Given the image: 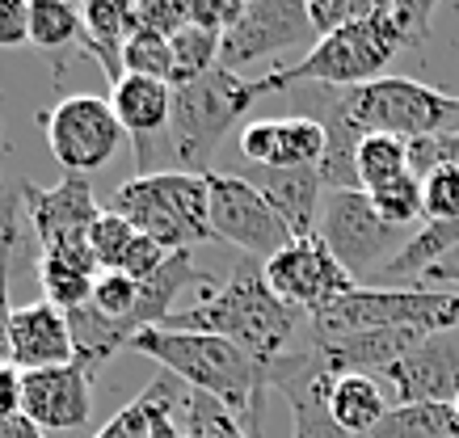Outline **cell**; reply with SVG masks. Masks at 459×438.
Wrapping results in <instances>:
<instances>
[{"label": "cell", "mask_w": 459, "mask_h": 438, "mask_svg": "<svg viewBox=\"0 0 459 438\" xmlns=\"http://www.w3.org/2000/svg\"><path fill=\"white\" fill-rule=\"evenodd\" d=\"M354 169H359V185L371 194L379 185L396 182L404 177L409 169V140H396V135H367L359 143V160H354Z\"/></svg>", "instance_id": "obj_26"}, {"label": "cell", "mask_w": 459, "mask_h": 438, "mask_svg": "<svg viewBox=\"0 0 459 438\" xmlns=\"http://www.w3.org/2000/svg\"><path fill=\"white\" fill-rule=\"evenodd\" d=\"M270 388H279L291 405V438H350L342 425L325 409V388L329 371L320 367V358L307 350H287L282 358L270 363Z\"/></svg>", "instance_id": "obj_16"}, {"label": "cell", "mask_w": 459, "mask_h": 438, "mask_svg": "<svg viewBox=\"0 0 459 438\" xmlns=\"http://www.w3.org/2000/svg\"><path fill=\"white\" fill-rule=\"evenodd\" d=\"M265 194V202L279 211V219L291 228V236H316L320 202H325V182L320 169H253L249 177Z\"/></svg>", "instance_id": "obj_20"}, {"label": "cell", "mask_w": 459, "mask_h": 438, "mask_svg": "<svg viewBox=\"0 0 459 438\" xmlns=\"http://www.w3.org/2000/svg\"><path fill=\"white\" fill-rule=\"evenodd\" d=\"M110 110L118 118L123 135L135 143V169L152 173V140L169 131V114H173V85L165 81H148V76H123L110 89Z\"/></svg>", "instance_id": "obj_18"}, {"label": "cell", "mask_w": 459, "mask_h": 438, "mask_svg": "<svg viewBox=\"0 0 459 438\" xmlns=\"http://www.w3.org/2000/svg\"><path fill=\"white\" fill-rule=\"evenodd\" d=\"M299 316L291 304H282L274 296V287L265 283V266L253 257H240L232 274L220 287L211 283L207 296L186 304L169 316V325L160 329H186V333H211L249 350L257 363H274L291 350V338L299 329Z\"/></svg>", "instance_id": "obj_2"}, {"label": "cell", "mask_w": 459, "mask_h": 438, "mask_svg": "<svg viewBox=\"0 0 459 438\" xmlns=\"http://www.w3.org/2000/svg\"><path fill=\"white\" fill-rule=\"evenodd\" d=\"M22 417L42 434L76 430L93 417V375L81 363L47 371H22Z\"/></svg>", "instance_id": "obj_15"}, {"label": "cell", "mask_w": 459, "mask_h": 438, "mask_svg": "<svg viewBox=\"0 0 459 438\" xmlns=\"http://www.w3.org/2000/svg\"><path fill=\"white\" fill-rule=\"evenodd\" d=\"M240 152L253 169H320L325 127L312 114L257 118L240 127Z\"/></svg>", "instance_id": "obj_17"}, {"label": "cell", "mask_w": 459, "mask_h": 438, "mask_svg": "<svg viewBox=\"0 0 459 438\" xmlns=\"http://www.w3.org/2000/svg\"><path fill=\"white\" fill-rule=\"evenodd\" d=\"M39 127L47 135L51 156L59 160V169L76 173V177L106 169L123 140L110 98H98V93H76V98L56 101L47 114H39Z\"/></svg>", "instance_id": "obj_11"}, {"label": "cell", "mask_w": 459, "mask_h": 438, "mask_svg": "<svg viewBox=\"0 0 459 438\" xmlns=\"http://www.w3.org/2000/svg\"><path fill=\"white\" fill-rule=\"evenodd\" d=\"M446 131H459V98H455V114H451V127Z\"/></svg>", "instance_id": "obj_41"}, {"label": "cell", "mask_w": 459, "mask_h": 438, "mask_svg": "<svg viewBox=\"0 0 459 438\" xmlns=\"http://www.w3.org/2000/svg\"><path fill=\"white\" fill-rule=\"evenodd\" d=\"M22 190V211H26L30 236L39 245V253H56V257H72L81 266L98 270L93 249H89V232L98 224V198L89 177L64 173L59 185H34V182H17Z\"/></svg>", "instance_id": "obj_9"}, {"label": "cell", "mask_w": 459, "mask_h": 438, "mask_svg": "<svg viewBox=\"0 0 459 438\" xmlns=\"http://www.w3.org/2000/svg\"><path fill=\"white\" fill-rule=\"evenodd\" d=\"M379 26L388 30V39L396 43V51H418L430 39V0H376Z\"/></svg>", "instance_id": "obj_27"}, {"label": "cell", "mask_w": 459, "mask_h": 438, "mask_svg": "<svg viewBox=\"0 0 459 438\" xmlns=\"http://www.w3.org/2000/svg\"><path fill=\"white\" fill-rule=\"evenodd\" d=\"M367 438H459L455 405H392Z\"/></svg>", "instance_id": "obj_22"}, {"label": "cell", "mask_w": 459, "mask_h": 438, "mask_svg": "<svg viewBox=\"0 0 459 438\" xmlns=\"http://www.w3.org/2000/svg\"><path fill=\"white\" fill-rule=\"evenodd\" d=\"M207 177L198 173H135L110 198V211L123 215L131 228H140L148 241H156L165 253L195 249L198 241H211L207 219Z\"/></svg>", "instance_id": "obj_4"}, {"label": "cell", "mask_w": 459, "mask_h": 438, "mask_svg": "<svg viewBox=\"0 0 459 438\" xmlns=\"http://www.w3.org/2000/svg\"><path fill=\"white\" fill-rule=\"evenodd\" d=\"M123 72L126 76H148V81H165L173 76V51H169L165 34L152 30H131L123 43Z\"/></svg>", "instance_id": "obj_30"}, {"label": "cell", "mask_w": 459, "mask_h": 438, "mask_svg": "<svg viewBox=\"0 0 459 438\" xmlns=\"http://www.w3.org/2000/svg\"><path fill=\"white\" fill-rule=\"evenodd\" d=\"M0 198H4V190H0Z\"/></svg>", "instance_id": "obj_42"}, {"label": "cell", "mask_w": 459, "mask_h": 438, "mask_svg": "<svg viewBox=\"0 0 459 438\" xmlns=\"http://www.w3.org/2000/svg\"><path fill=\"white\" fill-rule=\"evenodd\" d=\"M181 26H190V0H131V30L173 39Z\"/></svg>", "instance_id": "obj_33"}, {"label": "cell", "mask_w": 459, "mask_h": 438, "mask_svg": "<svg viewBox=\"0 0 459 438\" xmlns=\"http://www.w3.org/2000/svg\"><path fill=\"white\" fill-rule=\"evenodd\" d=\"M257 98H265L262 81H245L240 72L228 68H215L195 85L173 89L169 135H173V152L181 160V173L207 177L220 143L257 106Z\"/></svg>", "instance_id": "obj_3"}, {"label": "cell", "mask_w": 459, "mask_h": 438, "mask_svg": "<svg viewBox=\"0 0 459 438\" xmlns=\"http://www.w3.org/2000/svg\"><path fill=\"white\" fill-rule=\"evenodd\" d=\"M140 236H143V232L126 224L123 215L101 211L98 224H93V232H89V249H93L98 270H123L126 253L135 249V241H140Z\"/></svg>", "instance_id": "obj_31"}, {"label": "cell", "mask_w": 459, "mask_h": 438, "mask_svg": "<svg viewBox=\"0 0 459 438\" xmlns=\"http://www.w3.org/2000/svg\"><path fill=\"white\" fill-rule=\"evenodd\" d=\"M401 56L396 43L388 39V30L379 26L376 9L371 17H362L354 26L337 30L329 39H316L307 47V56L291 68H270L262 81L265 93H282L295 85H320V89H359L371 85L379 76H388V64Z\"/></svg>", "instance_id": "obj_6"}, {"label": "cell", "mask_w": 459, "mask_h": 438, "mask_svg": "<svg viewBox=\"0 0 459 438\" xmlns=\"http://www.w3.org/2000/svg\"><path fill=\"white\" fill-rule=\"evenodd\" d=\"M207 219H211V241L237 245L253 262H270L295 241L291 228L279 219V211L265 202V194L249 177H232V173H207Z\"/></svg>", "instance_id": "obj_10"}, {"label": "cell", "mask_w": 459, "mask_h": 438, "mask_svg": "<svg viewBox=\"0 0 459 438\" xmlns=\"http://www.w3.org/2000/svg\"><path fill=\"white\" fill-rule=\"evenodd\" d=\"M169 51H173V76H169L173 89L195 85L207 72L220 68V34H211V30L181 26L178 34L169 39Z\"/></svg>", "instance_id": "obj_25"}, {"label": "cell", "mask_w": 459, "mask_h": 438, "mask_svg": "<svg viewBox=\"0 0 459 438\" xmlns=\"http://www.w3.org/2000/svg\"><path fill=\"white\" fill-rule=\"evenodd\" d=\"M0 438H47V434L26 417H13V422H0Z\"/></svg>", "instance_id": "obj_40"}, {"label": "cell", "mask_w": 459, "mask_h": 438, "mask_svg": "<svg viewBox=\"0 0 459 438\" xmlns=\"http://www.w3.org/2000/svg\"><path fill=\"white\" fill-rule=\"evenodd\" d=\"M418 182H421V202H426V224L459 219V165H438Z\"/></svg>", "instance_id": "obj_32"}, {"label": "cell", "mask_w": 459, "mask_h": 438, "mask_svg": "<svg viewBox=\"0 0 459 438\" xmlns=\"http://www.w3.org/2000/svg\"><path fill=\"white\" fill-rule=\"evenodd\" d=\"M304 43H316L307 21V0H245L240 21L220 39V68L237 72Z\"/></svg>", "instance_id": "obj_13"}, {"label": "cell", "mask_w": 459, "mask_h": 438, "mask_svg": "<svg viewBox=\"0 0 459 438\" xmlns=\"http://www.w3.org/2000/svg\"><path fill=\"white\" fill-rule=\"evenodd\" d=\"M39 287H42V299L59 312H72L89 304L93 296V283H98V274L81 262H72V257H56V253H39Z\"/></svg>", "instance_id": "obj_23"}, {"label": "cell", "mask_w": 459, "mask_h": 438, "mask_svg": "<svg viewBox=\"0 0 459 438\" xmlns=\"http://www.w3.org/2000/svg\"><path fill=\"white\" fill-rule=\"evenodd\" d=\"M9 321H13V304H9V274H0V363H13Z\"/></svg>", "instance_id": "obj_39"}, {"label": "cell", "mask_w": 459, "mask_h": 438, "mask_svg": "<svg viewBox=\"0 0 459 438\" xmlns=\"http://www.w3.org/2000/svg\"><path fill=\"white\" fill-rule=\"evenodd\" d=\"M173 417H178L181 438H249L245 425L223 409L220 400H211V396L195 392V388H186V383H181V392H178Z\"/></svg>", "instance_id": "obj_24"}, {"label": "cell", "mask_w": 459, "mask_h": 438, "mask_svg": "<svg viewBox=\"0 0 459 438\" xmlns=\"http://www.w3.org/2000/svg\"><path fill=\"white\" fill-rule=\"evenodd\" d=\"M325 409L333 417L350 438H367L384 422V413L392 409L388 405V392L376 375H333L329 388H325Z\"/></svg>", "instance_id": "obj_21"}, {"label": "cell", "mask_w": 459, "mask_h": 438, "mask_svg": "<svg viewBox=\"0 0 459 438\" xmlns=\"http://www.w3.org/2000/svg\"><path fill=\"white\" fill-rule=\"evenodd\" d=\"M337 106L362 135H396V140H426L443 135L455 114V98L409 81V76H379L359 89H333Z\"/></svg>", "instance_id": "obj_7"}, {"label": "cell", "mask_w": 459, "mask_h": 438, "mask_svg": "<svg viewBox=\"0 0 459 438\" xmlns=\"http://www.w3.org/2000/svg\"><path fill=\"white\" fill-rule=\"evenodd\" d=\"M371 9H376V0H307V21H312L316 39H329L337 30L371 17Z\"/></svg>", "instance_id": "obj_34"}, {"label": "cell", "mask_w": 459, "mask_h": 438, "mask_svg": "<svg viewBox=\"0 0 459 438\" xmlns=\"http://www.w3.org/2000/svg\"><path fill=\"white\" fill-rule=\"evenodd\" d=\"M316 236L329 245V253L359 279H371L404 249L409 232L379 219L376 202L367 190H329L320 202Z\"/></svg>", "instance_id": "obj_8"}, {"label": "cell", "mask_w": 459, "mask_h": 438, "mask_svg": "<svg viewBox=\"0 0 459 438\" xmlns=\"http://www.w3.org/2000/svg\"><path fill=\"white\" fill-rule=\"evenodd\" d=\"M371 202H376V211L384 224L401 228V232H409V228L426 224V202H421V182L413 177V173H404V177H396V182L379 185V190H371Z\"/></svg>", "instance_id": "obj_29"}, {"label": "cell", "mask_w": 459, "mask_h": 438, "mask_svg": "<svg viewBox=\"0 0 459 438\" xmlns=\"http://www.w3.org/2000/svg\"><path fill=\"white\" fill-rule=\"evenodd\" d=\"M312 341H337L371 329H459V291H426V287H354L337 304L307 316Z\"/></svg>", "instance_id": "obj_5"}, {"label": "cell", "mask_w": 459, "mask_h": 438, "mask_svg": "<svg viewBox=\"0 0 459 438\" xmlns=\"http://www.w3.org/2000/svg\"><path fill=\"white\" fill-rule=\"evenodd\" d=\"M418 287H426V291H446V287H455L459 291V245L443 257V262H434V266L421 274Z\"/></svg>", "instance_id": "obj_38"}, {"label": "cell", "mask_w": 459, "mask_h": 438, "mask_svg": "<svg viewBox=\"0 0 459 438\" xmlns=\"http://www.w3.org/2000/svg\"><path fill=\"white\" fill-rule=\"evenodd\" d=\"M81 39V9L68 0H30V43L59 51Z\"/></svg>", "instance_id": "obj_28"}, {"label": "cell", "mask_w": 459, "mask_h": 438, "mask_svg": "<svg viewBox=\"0 0 459 438\" xmlns=\"http://www.w3.org/2000/svg\"><path fill=\"white\" fill-rule=\"evenodd\" d=\"M9 346H13L17 371H47V367L76 363L68 316L59 308H51L47 299H39V304H13Z\"/></svg>", "instance_id": "obj_19"}, {"label": "cell", "mask_w": 459, "mask_h": 438, "mask_svg": "<svg viewBox=\"0 0 459 438\" xmlns=\"http://www.w3.org/2000/svg\"><path fill=\"white\" fill-rule=\"evenodd\" d=\"M265 283L274 287V296L282 304H291L304 316H316L320 308L337 304L342 296L354 291V274H350L320 236H299L282 253L265 262Z\"/></svg>", "instance_id": "obj_12"}, {"label": "cell", "mask_w": 459, "mask_h": 438, "mask_svg": "<svg viewBox=\"0 0 459 438\" xmlns=\"http://www.w3.org/2000/svg\"><path fill=\"white\" fill-rule=\"evenodd\" d=\"M245 13V0H190V26L211 30V34H228Z\"/></svg>", "instance_id": "obj_35"}, {"label": "cell", "mask_w": 459, "mask_h": 438, "mask_svg": "<svg viewBox=\"0 0 459 438\" xmlns=\"http://www.w3.org/2000/svg\"><path fill=\"white\" fill-rule=\"evenodd\" d=\"M396 405H455L459 400V329H438L384 371Z\"/></svg>", "instance_id": "obj_14"}, {"label": "cell", "mask_w": 459, "mask_h": 438, "mask_svg": "<svg viewBox=\"0 0 459 438\" xmlns=\"http://www.w3.org/2000/svg\"><path fill=\"white\" fill-rule=\"evenodd\" d=\"M30 43V4L26 0H0V51Z\"/></svg>", "instance_id": "obj_37"}, {"label": "cell", "mask_w": 459, "mask_h": 438, "mask_svg": "<svg viewBox=\"0 0 459 438\" xmlns=\"http://www.w3.org/2000/svg\"><path fill=\"white\" fill-rule=\"evenodd\" d=\"M126 350L140 354V358H152L165 375L211 396V400H220L223 409L245 425L249 438L262 434L270 367L257 363L249 350H240L223 338H211V333H186V329H143Z\"/></svg>", "instance_id": "obj_1"}, {"label": "cell", "mask_w": 459, "mask_h": 438, "mask_svg": "<svg viewBox=\"0 0 459 438\" xmlns=\"http://www.w3.org/2000/svg\"><path fill=\"white\" fill-rule=\"evenodd\" d=\"M93 438H148V405H143V396H135L131 405H123Z\"/></svg>", "instance_id": "obj_36"}]
</instances>
